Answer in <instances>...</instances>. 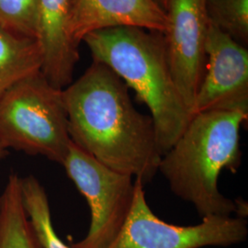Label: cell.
I'll list each match as a JSON object with an SVG mask.
<instances>
[{
  "instance_id": "obj_8",
  "label": "cell",
  "mask_w": 248,
  "mask_h": 248,
  "mask_svg": "<svg viewBox=\"0 0 248 248\" xmlns=\"http://www.w3.org/2000/svg\"><path fill=\"white\" fill-rule=\"evenodd\" d=\"M206 67L192 114L225 110L248 114V52L210 19Z\"/></svg>"
},
{
  "instance_id": "obj_2",
  "label": "cell",
  "mask_w": 248,
  "mask_h": 248,
  "mask_svg": "<svg viewBox=\"0 0 248 248\" xmlns=\"http://www.w3.org/2000/svg\"><path fill=\"white\" fill-rule=\"evenodd\" d=\"M248 118L240 111L196 113L161 157L158 172L171 191L192 204L202 219L237 212L236 201L221 193L218 179L223 169L235 172L239 168L240 129Z\"/></svg>"
},
{
  "instance_id": "obj_12",
  "label": "cell",
  "mask_w": 248,
  "mask_h": 248,
  "mask_svg": "<svg viewBox=\"0 0 248 248\" xmlns=\"http://www.w3.org/2000/svg\"><path fill=\"white\" fill-rule=\"evenodd\" d=\"M41 55L33 39L0 28V98L19 80L41 71Z\"/></svg>"
},
{
  "instance_id": "obj_9",
  "label": "cell",
  "mask_w": 248,
  "mask_h": 248,
  "mask_svg": "<svg viewBox=\"0 0 248 248\" xmlns=\"http://www.w3.org/2000/svg\"><path fill=\"white\" fill-rule=\"evenodd\" d=\"M75 0H39L34 41L38 46L41 72L55 89H65L73 82L79 59L78 46L70 33Z\"/></svg>"
},
{
  "instance_id": "obj_6",
  "label": "cell",
  "mask_w": 248,
  "mask_h": 248,
  "mask_svg": "<svg viewBox=\"0 0 248 248\" xmlns=\"http://www.w3.org/2000/svg\"><path fill=\"white\" fill-rule=\"evenodd\" d=\"M135 181L133 206L124 227L108 248H202L231 247L245 242L246 219L210 216L196 225L180 226L159 219L147 204L143 185Z\"/></svg>"
},
{
  "instance_id": "obj_3",
  "label": "cell",
  "mask_w": 248,
  "mask_h": 248,
  "mask_svg": "<svg viewBox=\"0 0 248 248\" xmlns=\"http://www.w3.org/2000/svg\"><path fill=\"white\" fill-rule=\"evenodd\" d=\"M82 42L89 47L93 61L104 63L114 72L149 108L163 155L193 115L173 79L162 33L117 27L91 32Z\"/></svg>"
},
{
  "instance_id": "obj_1",
  "label": "cell",
  "mask_w": 248,
  "mask_h": 248,
  "mask_svg": "<svg viewBox=\"0 0 248 248\" xmlns=\"http://www.w3.org/2000/svg\"><path fill=\"white\" fill-rule=\"evenodd\" d=\"M72 142L99 163L139 179L158 173L162 155L151 116L133 105L129 88L114 72L93 61L62 89Z\"/></svg>"
},
{
  "instance_id": "obj_15",
  "label": "cell",
  "mask_w": 248,
  "mask_h": 248,
  "mask_svg": "<svg viewBox=\"0 0 248 248\" xmlns=\"http://www.w3.org/2000/svg\"><path fill=\"white\" fill-rule=\"evenodd\" d=\"M39 0H0V28L34 40Z\"/></svg>"
},
{
  "instance_id": "obj_17",
  "label": "cell",
  "mask_w": 248,
  "mask_h": 248,
  "mask_svg": "<svg viewBox=\"0 0 248 248\" xmlns=\"http://www.w3.org/2000/svg\"><path fill=\"white\" fill-rule=\"evenodd\" d=\"M7 155V150H5L3 147L0 146V158L4 157Z\"/></svg>"
},
{
  "instance_id": "obj_4",
  "label": "cell",
  "mask_w": 248,
  "mask_h": 248,
  "mask_svg": "<svg viewBox=\"0 0 248 248\" xmlns=\"http://www.w3.org/2000/svg\"><path fill=\"white\" fill-rule=\"evenodd\" d=\"M71 143L62 90L37 72L0 98V146L62 165Z\"/></svg>"
},
{
  "instance_id": "obj_7",
  "label": "cell",
  "mask_w": 248,
  "mask_h": 248,
  "mask_svg": "<svg viewBox=\"0 0 248 248\" xmlns=\"http://www.w3.org/2000/svg\"><path fill=\"white\" fill-rule=\"evenodd\" d=\"M207 2L169 0V25L162 33L173 79L191 114L206 67L205 46L210 25Z\"/></svg>"
},
{
  "instance_id": "obj_13",
  "label": "cell",
  "mask_w": 248,
  "mask_h": 248,
  "mask_svg": "<svg viewBox=\"0 0 248 248\" xmlns=\"http://www.w3.org/2000/svg\"><path fill=\"white\" fill-rule=\"evenodd\" d=\"M20 189L27 215L43 248H71L54 230L49 199L40 181L31 175L20 177Z\"/></svg>"
},
{
  "instance_id": "obj_10",
  "label": "cell",
  "mask_w": 248,
  "mask_h": 248,
  "mask_svg": "<svg viewBox=\"0 0 248 248\" xmlns=\"http://www.w3.org/2000/svg\"><path fill=\"white\" fill-rule=\"evenodd\" d=\"M166 10L155 0H75L70 33L79 45L86 36L109 28L133 27L164 33Z\"/></svg>"
},
{
  "instance_id": "obj_11",
  "label": "cell",
  "mask_w": 248,
  "mask_h": 248,
  "mask_svg": "<svg viewBox=\"0 0 248 248\" xmlns=\"http://www.w3.org/2000/svg\"><path fill=\"white\" fill-rule=\"evenodd\" d=\"M0 248H43L27 215L16 173L9 175L0 194Z\"/></svg>"
},
{
  "instance_id": "obj_5",
  "label": "cell",
  "mask_w": 248,
  "mask_h": 248,
  "mask_svg": "<svg viewBox=\"0 0 248 248\" xmlns=\"http://www.w3.org/2000/svg\"><path fill=\"white\" fill-rule=\"evenodd\" d=\"M62 167L87 200L90 225L87 235L71 248H108L124 227L133 206L135 181L108 169L72 142Z\"/></svg>"
},
{
  "instance_id": "obj_16",
  "label": "cell",
  "mask_w": 248,
  "mask_h": 248,
  "mask_svg": "<svg viewBox=\"0 0 248 248\" xmlns=\"http://www.w3.org/2000/svg\"><path fill=\"white\" fill-rule=\"evenodd\" d=\"M155 1L157 4H159L160 6L166 10V8H167L168 1H169V0H155Z\"/></svg>"
},
{
  "instance_id": "obj_14",
  "label": "cell",
  "mask_w": 248,
  "mask_h": 248,
  "mask_svg": "<svg viewBox=\"0 0 248 248\" xmlns=\"http://www.w3.org/2000/svg\"><path fill=\"white\" fill-rule=\"evenodd\" d=\"M211 21L235 41L248 43V0H208Z\"/></svg>"
}]
</instances>
